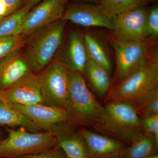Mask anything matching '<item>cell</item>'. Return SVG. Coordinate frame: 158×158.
I'll use <instances>...</instances> for the list:
<instances>
[{
	"mask_svg": "<svg viewBox=\"0 0 158 158\" xmlns=\"http://www.w3.org/2000/svg\"><path fill=\"white\" fill-rule=\"evenodd\" d=\"M26 39L25 36L20 34L0 38V61L23 48Z\"/></svg>",
	"mask_w": 158,
	"mask_h": 158,
	"instance_id": "cell-23",
	"label": "cell"
},
{
	"mask_svg": "<svg viewBox=\"0 0 158 158\" xmlns=\"http://www.w3.org/2000/svg\"><path fill=\"white\" fill-rule=\"evenodd\" d=\"M103 158H120L119 157V155H116L110 156L107 157H105Z\"/></svg>",
	"mask_w": 158,
	"mask_h": 158,
	"instance_id": "cell-32",
	"label": "cell"
},
{
	"mask_svg": "<svg viewBox=\"0 0 158 158\" xmlns=\"http://www.w3.org/2000/svg\"><path fill=\"white\" fill-rule=\"evenodd\" d=\"M135 108L140 118L158 114V89Z\"/></svg>",
	"mask_w": 158,
	"mask_h": 158,
	"instance_id": "cell-24",
	"label": "cell"
},
{
	"mask_svg": "<svg viewBox=\"0 0 158 158\" xmlns=\"http://www.w3.org/2000/svg\"><path fill=\"white\" fill-rule=\"evenodd\" d=\"M43 0H25L23 6H27L31 9Z\"/></svg>",
	"mask_w": 158,
	"mask_h": 158,
	"instance_id": "cell-29",
	"label": "cell"
},
{
	"mask_svg": "<svg viewBox=\"0 0 158 158\" xmlns=\"http://www.w3.org/2000/svg\"><path fill=\"white\" fill-rule=\"evenodd\" d=\"M69 73L64 64L54 59L36 74L44 104L65 110L69 90Z\"/></svg>",
	"mask_w": 158,
	"mask_h": 158,
	"instance_id": "cell-7",
	"label": "cell"
},
{
	"mask_svg": "<svg viewBox=\"0 0 158 158\" xmlns=\"http://www.w3.org/2000/svg\"><path fill=\"white\" fill-rule=\"evenodd\" d=\"M18 158H66L62 150L58 146L38 153L23 156Z\"/></svg>",
	"mask_w": 158,
	"mask_h": 158,
	"instance_id": "cell-27",
	"label": "cell"
},
{
	"mask_svg": "<svg viewBox=\"0 0 158 158\" xmlns=\"http://www.w3.org/2000/svg\"><path fill=\"white\" fill-rule=\"evenodd\" d=\"M141 119L144 133L152 136L158 144V114Z\"/></svg>",
	"mask_w": 158,
	"mask_h": 158,
	"instance_id": "cell-25",
	"label": "cell"
},
{
	"mask_svg": "<svg viewBox=\"0 0 158 158\" xmlns=\"http://www.w3.org/2000/svg\"><path fill=\"white\" fill-rule=\"evenodd\" d=\"M48 131L66 158H90L89 150L78 127L69 122L52 125Z\"/></svg>",
	"mask_w": 158,
	"mask_h": 158,
	"instance_id": "cell-10",
	"label": "cell"
},
{
	"mask_svg": "<svg viewBox=\"0 0 158 158\" xmlns=\"http://www.w3.org/2000/svg\"><path fill=\"white\" fill-rule=\"evenodd\" d=\"M67 0H43L27 15L20 35L27 37L39 29L61 19Z\"/></svg>",
	"mask_w": 158,
	"mask_h": 158,
	"instance_id": "cell-9",
	"label": "cell"
},
{
	"mask_svg": "<svg viewBox=\"0 0 158 158\" xmlns=\"http://www.w3.org/2000/svg\"><path fill=\"white\" fill-rule=\"evenodd\" d=\"M89 150L90 158H103L119 155L125 143L87 128L78 127Z\"/></svg>",
	"mask_w": 158,
	"mask_h": 158,
	"instance_id": "cell-16",
	"label": "cell"
},
{
	"mask_svg": "<svg viewBox=\"0 0 158 158\" xmlns=\"http://www.w3.org/2000/svg\"><path fill=\"white\" fill-rule=\"evenodd\" d=\"M114 18L99 5L70 4L65 7L62 19L85 27H97L113 30Z\"/></svg>",
	"mask_w": 158,
	"mask_h": 158,
	"instance_id": "cell-11",
	"label": "cell"
},
{
	"mask_svg": "<svg viewBox=\"0 0 158 158\" xmlns=\"http://www.w3.org/2000/svg\"><path fill=\"white\" fill-rule=\"evenodd\" d=\"M65 111L69 122L78 127L91 128L102 116L104 106L97 100L80 73H69V86Z\"/></svg>",
	"mask_w": 158,
	"mask_h": 158,
	"instance_id": "cell-3",
	"label": "cell"
},
{
	"mask_svg": "<svg viewBox=\"0 0 158 158\" xmlns=\"http://www.w3.org/2000/svg\"><path fill=\"white\" fill-rule=\"evenodd\" d=\"M70 0H67V1H69ZM78 1H85V2H98L99 0H78Z\"/></svg>",
	"mask_w": 158,
	"mask_h": 158,
	"instance_id": "cell-31",
	"label": "cell"
},
{
	"mask_svg": "<svg viewBox=\"0 0 158 158\" xmlns=\"http://www.w3.org/2000/svg\"><path fill=\"white\" fill-rule=\"evenodd\" d=\"M31 10L23 6L13 14L0 17V38L19 35L25 18Z\"/></svg>",
	"mask_w": 158,
	"mask_h": 158,
	"instance_id": "cell-21",
	"label": "cell"
},
{
	"mask_svg": "<svg viewBox=\"0 0 158 158\" xmlns=\"http://www.w3.org/2000/svg\"><path fill=\"white\" fill-rule=\"evenodd\" d=\"M66 22L61 19L26 37L24 49L34 74L55 59L63 42Z\"/></svg>",
	"mask_w": 158,
	"mask_h": 158,
	"instance_id": "cell-4",
	"label": "cell"
},
{
	"mask_svg": "<svg viewBox=\"0 0 158 158\" xmlns=\"http://www.w3.org/2000/svg\"><path fill=\"white\" fill-rule=\"evenodd\" d=\"M25 0H4L7 8V16L13 14L23 6Z\"/></svg>",
	"mask_w": 158,
	"mask_h": 158,
	"instance_id": "cell-28",
	"label": "cell"
},
{
	"mask_svg": "<svg viewBox=\"0 0 158 158\" xmlns=\"http://www.w3.org/2000/svg\"><path fill=\"white\" fill-rule=\"evenodd\" d=\"M105 104L102 116L91 127L94 131L129 144L144 135L141 119L133 106L122 102Z\"/></svg>",
	"mask_w": 158,
	"mask_h": 158,
	"instance_id": "cell-1",
	"label": "cell"
},
{
	"mask_svg": "<svg viewBox=\"0 0 158 158\" xmlns=\"http://www.w3.org/2000/svg\"><path fill=\"white\" fill-rule=\"evenodd\" d=\"M0 99L9 104L30 106L44 104L37 76L34 73L1 90Z\"/></svg>",
	"mask_w": 158,
	"mask_h": 158,
	"instance_id": "cell-12",
	"label": "cell"
},
{
	"mask_svg": "<svg viewBox=\"0 0 158 158\" xmlns=\"http://www.w3.org/2000/svg\"><path fill=\"white\" fill-rule=\"evenodd\" d=\"M146 158H158V155L157 154H156Z\"/></svg>",
	"mask_w": 158,
	"mask_h": 158,
	"instance_id": "cell-33",
	"label": "cell"
},
{
	"mask_svg": "<svg viewBox=\"0 0 158 158\" xmlns=\"http://www.w3.org/2000/svg\"><path fill=\"white\" fill-rule=\"evenodd\" d=\"M158 144L152 136L144 133L137 141L122 151L120 158H146L156 154Z\"/></svg>",
	"mask_w": 158,
	"mask_h": 158,
	"instance_id": "cell-19",
	"label": "cell"
},
{
	"mask_svg": "<svg viewBox=\"0 0 158 158\" xmlns=\"http://www.w3.org/2000/svg\"><path fill=\"white\" fill-rule=\"evenodd\" d=\"M110 73L102 65L89 59L83 73L94 90L99 96H106L112 85Z\"/></svg>",
	"mask_w": 158,
	"mask_h": 158,
	"instance_id": "cell-17",
	"label": "cell"
},
{
	"mask_svg": "<svg viewBox=\"0 0 158 158\" xmlns=\"http://www.w3.org/2000/svg\"><path fill=\"white\" fill-rule=\"evenodd\" d=\"M7 16V8L4 0H0V17Z\"/></svg>",
	"mask_w": 158,
	"mask_h": 158,
	"instance_id": "cell-30",
	"label": "cell"
},
{
	"mask_svg": "<svg viewBox=\"0 0 158 158\" xmlns=\"http://www.w3.org/2000/svg\"><path fill=\"white\" fill-rule=\"evenodd\" d=\"M147 25L149 37L157 38L158 36V7L153 6L148 10Z\"/></svg>",
	"mask_w": 158,
	"mask_h": 158,
	"instance_id": "cell-26",
	"label": "cell"
},
{
	"mask_svg": "<svg viewBox=\"0 0 158 158\" xmlns=\"http://www.w3.org/2000/svg\"><path fill=\"white\" fill-rule=\"evenodd\" d=\"M8 137L0 141V158H18L38 153L57 145L56 141L47 131L34 132L20 127L7 128Z\"/></svg>",
	"mask_w": 158,
	"mask_h": 158,
	"instance_id": "cell-6",
	"label": "cell"
},
{
	"mask_svg": "<svg viewBox=\"0 0 158 158\" xmlns=\"http://www.w3.org/2000/svg\"><path fill=\"white\" fill-rule=\"evenodd\" d=\"M146 6L138 7L115 16L114 39L124 42L140 41L149 37Z\"/></svg>",
	"mask_w": 158,
	"mask_h": 158,
	"instance_id": "cell-8",
	"label": "cell"
},
{
	"mask_svg": "<svg viewBox=\"0 0 158 158\" xmlns=\"http://www.w3.org/2000/svg\"><path fill=\"white\" fill-rule=\"evenodd\" d=\"M157 39L148 37L140 41L124 42L113 39L116 69L111 87L138 70L151 58L158 50Z\"/></svg>",
	"mask_w": 158,
	"mask_h": 158,
	"instance_id": "cell-5",
	"label": "cell"
},
{
	"mask_svg": "<svg viewBox=\"0 0 158 158\" xmlns=\"http://www.w3.org/2000/svg\"><path fill=\"white\" fill-rule=\"evenodd\" d=\"M2 134L1 132V131H0V141L2 140Z\"/></svg>",
	"mask_w": 158,
	"mask_h": 158,
	"instance_id": "cell-34",
	"label": "cell"
},
{
	"mask_svg": "<svg viewBox=\"0 0 158 158\" xmlns=\"http://www.w3.org/2000/svg\"><path fill=\"white\" fill-rule=\"evenodd\" d=\"M0 125L9 127H20L31 132H38L42 130L11 105L0 99Z\"/></svg>",
	"mask_w": 158,
	"mask_h": 158,
	"instance_id": "cell-18",
	"label": "cell"
},
{
	"mask_svg": "<svg viewBox=\"0 0 158 158\" xmlns=\"http://www.w3.org/2000/svg\"><path fill=\"white\" fill-rule=\"evenodd\" d=\"M9 105L44 131H48L51 126L55 123L69 121L67 112L59 107L44 104H36L30 106Z\"/></svg>",
	"mask_w": 158,
	"mask_h": 158,
	"instance_id": "cell-15",
	"label": "cell"
},
{
	"mask_svg": "<svg viewBox=\"0 0 158 158\" xmlns=\"http://www.w3.org/2000/svg\"><path fill=\"white\" fill-rule=\"evenodd\" d=\"M89 59L106 69L110 73L111 63L107 52L101 42L95 36L88 32L83 34Z\"/></svg>",
	"mask_w": 158,
	"mask_h": 158,
	"instance_id": "cell-20",
	"label": "cell"
},
{
	"mask_svg": "<svg viewBox=\"0 0 158 158\" xmlns=\"http://www.w3.org/2000/svg\"><path fill=\"white\" fill-rule=\"evenodd\" d=\"M158 89V50L144 65L110 88L105 104L122 102L135 108Z\"/></svg>",
	"mask_w": 158,
	"mask_h": 158,
	"instance_id": "cell-2",
	"label": "cell"
},
{
	"mask_svg": "<svg viewBox=\"0 0 158 158\" xmlns=\"http://www.w3.org/2000/svg\"><path fill=\"white\" fill-rule=\"evenodd\" d=\"M33 73L24 49L15 52L0 61V91Z\"/></svg>",
	"mask_w": 158,
	"mask_h": 158,
	"instance_id": "cell-14",
	"label": "cell"
},
{
	"mask_svg": "<svg viewBox=\"0 0 158 158\" xmlns=\"http://www.w3.org/2000/svg\"><path fill=\"white\" fill-rule=\"evenodd\" d=\"M153 0H99L98 5L113 17L135 9L145 6Z\"/></svg>",
	"mask_w": 158,
	"mask_h": 158,
	"instance_id": "cell-22",
	"label": "cell"
},
{
	"mask_svg": "<svg viewBox=\"0 0 158 158\" xmlns=\"http://www.w3.org/2000/svg\"><path fill=\"white\" fill-rule=\"evenodd\" d=\"M56 56L55 59L62 62L69 71L83 73L89 59L83 35L76 30H71L65 44Z\"/></svg>",
	"mask_w": 158,
	"mask_h": 158,
	"instance_id": "cell-13",
	"label": "cell"
}]
</instances>
